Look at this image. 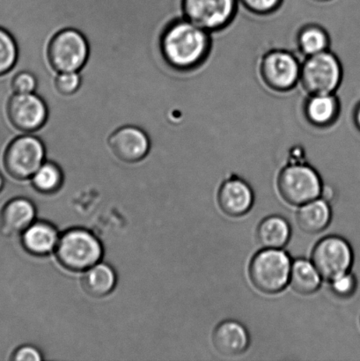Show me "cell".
I'll use <instances>...</instances> for the list:
<instances>
[{"label":"cell","instance_id":"ba28073f","mask_svg":"<svg viewBox=\"0 0 360 361\" xmlns=\"http://www.w3.org/2000/svg\"><path fill=\"white\" fill-rule=\"evenodd\" d=\"M301 65L298 59L290 51L273 49L261 59V80L274 91H290L299 84Z\"/></svg>","mask_w":360,"mask_h":361},{"label":"cell","instance_id":"5b68a950","mask_svg":"<svg viewBox=\"0 0 360 361\" xmlns=\"http://www.w3.org/2000/svg\"><path fill=\"white\" fill-rule=\"evenodd\" d=\"M343 79V68L337 56L328 49L306 56L301 65L299 84L309 95L335 94Z\"/></svg>","mask_w":360,"mask_h":361},{"label":"cell","instance_id":"44dd1931","mask_svg":"<svg viewBox=\"0 0 360 361\" xmlns=\"http://www.w3.org/2000/svg\"><path fill=\"white\" fill-rule=\"evenodd\" d=\"M116 275L108 264L100 262L85 271L82 285L88 295L102 297L108 295L115 288Z\"/></svg>","mask_w":360,"mask_h":361},{"label":"cell","instance_id":"d6a6232c","mask_svg":"<svg viewBox=\"0 0 360 361\" xmlns=\"http://www.w3.org/2000/svg\"><path fill=\"white\" fill-rule=\"evenodd\" d=\"M313 1H316V2H328V1H331V0H313Z\"/></svg>","mask_w":360,"mask_h":361},{"label":"cell","instance_id":"277c9868","mask_svg":"<svg viewBox=\"0 0 360 361\" xmlns=\"http://www.w3.org/2000/svg\"><path fill=\"white\" fill-rule=\"evenodd\" d=\"M323 186L316 169L302 161H292L278 175V189L282 198L294 207L319 198Z\"/></svg>","mask_w":360,"mask_h":361},{"label":"cell","instance_id":"8992f818","mask_svg":"<svg viewBox=\"0 0 360 361\" xmlns=\"http://www.w3.org/2000/svg\"><path fill=\"white\" fill-rule=\"evenodd\" d=\"M89 45L84 35L74 28H65L53 35L47 48V59L58 73H79L89 58Z\"/></svg>","mask_w":360,"mask_h":361},{"label":"cell","instance_id":"484cf974","mask_svg":"<svg viewBox=\"0 0 360 361\" xmlns=\"http://www.w3.org/2000/svg\"><path fill=\"white\" fill-rule=\"evenodd\" d=\"M11 86L14 94L35 93L37 87V79L34 73L23 71L13 76Z\"/></svg>","mask_w":360,"mask_h":361},{"label":"cell","instance_id":"1f68e13d","mask_svg":"<svg viewBox=\"0 0 360 361\" xmlns=\"http://www.w3.org/2000/svg\"><path fill=\"white\" fill-rule=\"evenodd\" d=\"M4 186V179L2 178L1 174H0V191L2 190Z\"/></svg>","mask_w":360,"mask_h":361},{"label":"cell","instance_id":"603a6c76","mask_svg":"<svg viewBox=\"0 0 360 361\" xmlns=\"http://www.w3.org/2000/svg\"><path fill=\"white\" fill-rule=\"evenodd\" d=\"M63 172L54 162L44 161L38 171L32 176V183L35 190L42 193H54L62 186Z\"/></svg>","mask_w":360,"mask_h":361},{"label":"cell","instance_id":"6da1fadb","mask_svg":"<svg viewBox=\"0 0 360 361\" xmlns=\"http://www.w3.org/2000/svg\"><path fill=\"white\" fill-rule=\"evenodd\" d=\"M209 34L185 18L173 21L161 37V52L166 63L180 72L197 68L209 53Z\"/></svg>","mask_w":360,"mask_h":361},{"label":"cell","instance_id":"e0dca14e","mask_svg":"<svg viewBox=\"0 0 360 361\" xmlns=\"http://www.w3.org/2000/svg\"><path fill=\"white\" fill-rule=\"evenodd\" d=\"M340 109V102L335 94H312L305 102L304 113L312 126L323 128L336 121Z\"/></svg>","mask_w":360,"mask_h":361},{"label":"cell","instance_id":"d4e9b609","mask_svg":"<svg viewBox=\"0 0 360 361\" xmlns=\"http://www.w3.org/2000/svg\"><path fill=\"white\" fill-rule=\"evenodd\" d=\"M80 86L81 77L79 73H58L55 79V88L63 97L76 94Z\"/></svg>","mask_w":360,"mask_h":361},{"label":"cell","instance_id":"4316f807","mask_svg":"<svg viewBox=\"0 0 360 361\" xmlns=\"http://www.w3.org/2000/svg\"><path fill=\"white\" fill-rule=\"evenodd\" d=\"M331 291L338 298H349L354 295L357 281L354 275L347 274L330 281Z\"/></svg>","mask_w":360,"mask_h":361},{"label":"cell","instance_id":"52a82bcc","mask_svg":"<svg viewBox=\"0 0 360 361\" xmlns=\"http://www.w3.org/2000/svg\"><path fill=\"white\" fill-rule=\"evenodd\" d=\"M44 143L37 137L23 135L11 141L4 154V167L12 178H32L45 161Z\"/></svg>","mask_w":360,"mask_h":361},{"label":"cell","instance_id":"3957f363","mask_svg":"<svg viewBox=\"0 0 360 361\" xmlns=\"http://www.w3.org/2000/svg\"><path fill=\"white\" fill-rule=\"evenodd\" d=\"M56 256L70 271H87L101 261L104 250L93 233L84 229H70L59 237Z\"/></svg>","mask_w":360,"mask_h":361},{"label":"cell","instance_id":"7402d4cb","mask_svg":"<svg viewBox=\"0 0 360 361\" xmlns=\"http://www.w3.org/2000/svg\"><path fill=\"white\" fill-rule=\"evenodd\" d=\"M296 42L299 52L305 58L328 51L330 46L329 35L324 28L317 25H306L302 27Z\"/></svg>","mask_w":360,"mask_h":361},{"label":"cell","instance_id":"d6986e66","mask_svg":"<svg viewBox=\"0 0 360 361\" xmlns=\"http://www.w3.org/2000/svg\"><path fill=\"white\" fill-rule=\"evenodd\" d=\"M292 229L281 216H269L261 221L256 229V240L263 249L282 250L291 238Z\"/></svg>","mask_w":360,"mask_h":361},{"label":"cell","instance_id":"9a60e30c","mask_svg":"<svg viewBox=\"0 0 360 361\" xmlns=\"http://www.w3.org/2000/svg\"><path fill=\"white\" fill-rule=\"evenodd\" d=\"M35 218V207L27 198H14L2 209L0 214V230L4 235H14L23 233L28 226L33 224Z\"/></svg>","mask_w":360,"mask_h":361},{"label":"cell","instance_id":"4dcf8cb0","mask_svg":"<svg viewBox=\"0 0 360 361\" xmlns=\"http://www.w3.org/2000/svg\"><path fill=\"white\" fill-rule=\"evenodd\" d=\"M354 122L357 128L360 130V104L357 106L354 112Z\"/></svg>","mask_w":360,"mask_h":361},{"label":"cell","instance_id":"f546056e","mask_svg":"<svg viewBox=\"0 0 360 361\" xmlns=\"http://www.w3.org/2000/svg\"><path fill=\"white\" fill-rule=\"evenodd\" d=\"M334 196L335 191L333 188L330 186H323L322 192H321L320 196L322 197V200L329 202L333 200Z\"/></svg>","mask_w":360,"mask_h":361},{"label":"cell","instance_id":"5bb4252c","mask_svg":"<svg viewBox=\"0 0 360 361\" xmlns=\"http://www.w3.org/2000/svg\"><path fill=\"white\" fill-rule=\"evenodd\" d=\"M213 344L221 355L234 357L247 351L250 337L244 325L235 320L222 322L213 334Z\"/></svg>","mask_w":360,"mask_h":361},{"label":"cell","instance_id":"9c48e42d","mask_svg":"<svg viewBox=\"0 0 360 361\" xmlns=\"http://www.w3.org/2000/svg\"><path fill=\"white\" fill-rule=\"evenodd\" d=\"M354 262L350 244L340 236H327L312 251V263L325 281L348 274Z\"/></svg>","mask_w":360,"mask_h":361},{"label":"cell","instance_id":"7c38bea8","mask_svg":"<svg viewBox=\"0 0 360 361\" xmlns=\"http://www.w3.org/2000/svg\"><path fill=\"white\" fill-rule=\"evenodd\" d=\"M108 147L115 157L127 164L142 161L150 150V140L142 129L137 126L120 127L111 134Z\"/></svg>","mask_w":360,"mask_h":361},{"label":"cell","instance_id":"f1b7e54d","mask_svg":"<svg viewBox=\"0 0 360 361\" xmlns=\"http://www.w3.org/2000/svg\"><path fill=\"white\" fill-rule=\"evenodd\" d=\"M12 360L14 361H40L42 360L41 353L32 345H24L13 353Z\"/></svg>","mask_w":360,"mask_h":361},{"label":"cell","instance_id":"2e32d148","mask_svg":"<svg viewBox=\"0 0 360 361\" xmlns=\"http://www.w3.org/2000/svg\"><path fill=\"white\" fill-rule=\"evenodd\" d=\"M21 235L24 249L39 257L55 250L59 240L58 231L47 222H34Z\"/></svg>","mask_w":360,"mask_h":361},{"label":"cell","instance_id":"83f0119b","mask_svg":"<svg viewBox=\"0 0 360 361\" xmlns=\"http://www.w3.org/2000/svg\"><path fill=\"white\" fill-rule=\"evenodd\" d=\"M239 3L249 12L255 14L273 13L280 8L284 0H238Z\"/></svg>","mask_w":360,"mask_h":361},{"label":"cell","instance_id":"8fae6325","mask_svg":"<svg viewBox=\"0 0 360 361\" xmlns=\"http://www.w3.org/2000/svg\"><path fill=\"white\" fill-rule=\"evenodd\" d=\"M6 115L14 128L32 133L44 126L49 111L44 99L35 93L14 94L7 102Z\"/></svg>","mask_w":360,"mask_h":361},{"label":"cell","instance_id":"7a4b0ae2","mask_svg":"<svg viewBox=\"0 0 360 361\" xmlns=\"http://www.w3.org/2000/svg\"><path fill=\"white\" fill-rule=\"evenodd\" d=\"M292 263L290 257L284 250L263 249L250 262V281L259 292L276 295L289 284Z\"/></svg>","mask_w":360,"mask_h":361},{"label":"cell","instance_id":"30bf717a","mask_svg":"<svg viewBox=\"0 0 360 361\" xmlns=\"http://www.w3.org/2000/svg\"><path fill=\"white\" fill-rule=\"evenodd\" d=\"M238 4V0H182V9L186 20L210 33L231 23Z\"/></svg>","mask_w":360,"mask_h":361},{"label":"cell","instance_id":"ac0fdd59","mask_svg":"<svg viewBox=\"0 0 360 361\" xmlns=\"http://www.w3.org/2000/svg\"><path fill=\"white\" fill-rule=\"evenodd\" d=\"M331 217L333 214L329 203L322 198H316L299 207L296 221L302 231L309 235H316L328 228Z\"/></svg>","mask_w":360,"mask_h":361},{"label":"cell","instance_id":"ffe728a7","mask_svg":"<svg viewBox=\"0 0 360 361\" xmlns=\"http://www.w3.org/2000/svg\"><path fill=\"white\" fill-rule=\"evenodd\" d=\"M322 279L312 261L299 258L292 262L289 284L299 295H310L318 291Z\"/></svg>","mask_w":360,"mask_h":361},{"label":"cell","instance_id":"4fadbf2b","mask_svg":"<svg viewBox=\"0 0 360 361\" xmlns=\"http://www.w3.org/2000/svg\"><path fill=\"white\" fill-rule=\"evenodd\" d=\"M254 192L248 183L239 178L232 176L225 180L218 190V207L230 217H242L252 210Z\"/></svg>","mask_w":360,"mask_h":361},{"label":"cell","instance_id":"cb8c5ba5","mask_svg":"<svg viewBox=\"0 0 360 361\" xmlns=\"http://www.w3.org/2000/svg\"><path fill=\"white\" fill-rule=\"evenodd\" d=\"M18 45L15 39L5 28L0 27V77L9 73L18 61Z\"/></svg>","mask_w":360,"mask_h":361}]
</instances>
